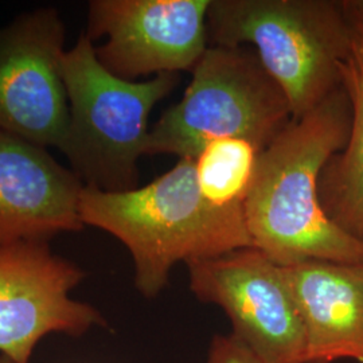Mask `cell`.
Masks as SVG:
<instances>
[{
  "mask_svg": "<svg viewBox=\"0 0 363 363\" xmlns=\"http://www.w3.org/2000/svg\"><path fill=\"white\" fill-rule=\"evenodd\" d=\"M351 103L340 85L311 112L294 120L261 154L244 206L252 247L280 267L319 259L363 264V241L325 216L319 179L347 142Z\"/></svg>",
  "mask_w": 363,
  "mask_h": 363,
  "instance_id": "cell-1",
  "label": "cell"
},
{
  "mask_svg": "<svg viewBox=\"0 0 363 363\" xmlns=\"http://www.w3.org/2000/svg\"><path fill=\"white\" fill-rule=\"evenodd\" d=\"M85 226L112 234L130 250L135 286L154 298L169 284L171 269L252 247L244 208H220L202 196L194 159L177 164L155 181L121 193L85 186L79 198Z\"/></svg>",
  "mask_w": 363,
  "mask_h": 363,
  "instance_id": "cell-2",
  "label": "cell"
},
{
  "mask_svg": "<svg viewBox=\"0 0 363 363\" xmlns=\"http://www.w3.org/2000/svg\"><path fill=\"white\" fill-rule=\"evenodd\" d=\"M208 46H247L286 93L292 118L342 85L350 33L342 0H211Z\"/></svg>",
  "mask_w": 363,
  "mask_h": 363,
  "instance_id": "cell-3",
  "label": "cell"
},
{
  "mask_svg": "<svg viewBox=\"0 0 363 363\" xmlns=\"http://www.w3.org/2000/svg\"><path fill=\"white\" fill-rule=\"evenodd\" d=\"M61 73L69 101V127L61 152L82 183L106 193L133 190L138 162L145 156L148 117L179 84L163 73L147 81H127L109 73L85 34L66 50Z\"/></svg>",
  "mask_w": 363,
  "mask_h": 363,
  "instance_id": "cell-4",
  "label": "cell"
},
{
  "mask_svg": "<svg viewBox=\"0 0 363 363\" xmlns=\"http://www.w3.org/2000/svg\"><path fill=\"white\" fill-rule=\"evenodd\" d=\"M292 121L286 93L247 46H208L177 104L150 130L145 156L194 159L211 140L244 138L265 150Z\"/></svg>",
  "mask_w": 363,
  "mask_h": 363,
  "instance_id": "cell-5",
  "label": "cell"
},
{
  "mask_svg": "<svg viewBox=\"0 0 363 363\" xmlns=\"http://www.w3.org/2000/svg\"><path fill=\"white\" fill-rule=\"evenodd\" d=\"M190 289L220 307L259 363H304L306 333L283 267L256 247L187 264Z\"/></svg>",
  "mask_w": 363,
  "mask_h": 363,
  "instance_id": "cell-6",
  "label": "cell"
},
{
  "mask_svg": "<svg viewBox=\"0 0 363 363\" xmlns=\"http://www.w3.org/2000/svg\"><path fill=\"white\" fill-rule=\"evenodd\" d=\"M84 279L77 264L54 253L49 242L0 245V355L30 363L43 337H82L104 325L96 307L70 295Z\"/></svg>",
  "mask_w": 363,
  "mask_h": 363,
  "instance_id": "cell-7",
  "label": "cell"
},
{
  "mask_svg": "<svg viewBox=\"0 0 363 363\" xmlns=\"http://www.w3.org/2000/svg\"><path fill=\"white\" fill-rule=\"evenodd\" d=\"M211 0H91L85 35L99 62L116 77L138 81L191 70L208 50Z\"/></svg>",
  "mask_w": 363,
  "mask_h": 363,
  "instance_id": "cell-8",
  "label": "cell"
},
{
  "mask_svg": "<svg viewBox=\"0 0 363 363\" xmlns=\"http://www.w3.org/2000/svg\"><path fill=\"white\" fill-rule=\"evenodd\" d=\"M65 25L52 7L0 27V130L61 151L69 101L61 73Z\"/></svg>",
  "mask_w": 363,
  "mask_h": 363,
  "instance_id": "cell-9",
  "label": "cell"
},
{
  "mask_svg": "<svg viewBox=\"0 0 363 363\" xmlns=\"http://www.w3.org/2000/svg\"><path fill=\"white\" fill-rule=\"evenodd\" d=\"M84 187L45 147L0 130V245L50 242L58 234L82 230Z\"/></svg>",
  "mask_w": 363,
  "mask_h": 363,
  "instance_id": "cell-10",
  "label": "cell"
},
{
  "mask_svg": "<svg viewBox=\"0 0 363 363\" xmlns=\"http://www.w3.org/2000/svg\"><path fill=\"white\" fill-rule=\"evenodd\" d=\"M306 333L304 363H363V264L283 267Z\"/></svg>",
  "mask_w": 363,
  "mask_h": 363,
  "instance_id": "cell-11",
  "label": "cell"
},
{
  "mask_svg": "<svg viewBox=\"0 0 363 363\" xmlns=\"http://www.w3.org/2000/svg\"><path fill=\"white\" fill-rule=\"evenodd\" d=\"M339 69L350 99V133L345 147L325 163L319 199L337 228L363 241V67L351 55Z\"/></svg>",
  "mask_w": 363,
  "mask_h": 363,
  "instance_id": "cell-12",
  "label": "cell"
},
{
  "mask_svg": "<svg viewBox=\"0 0 363 363\" xmlns=\"http://www.w3.org/2000/svg\"><path fill=\"white\" fill-rule=\"evenodd\" d=\"M262 151L244 138L208 142L194 157L195 181L202 196L216 208H244Z\"/></svg>",
  "mask_w": 363,
  "mask_h": 363,
  "instance_id": "cell-13",
  "label": "cell"
},
{
  "mask_svg": "<svg viewBox=\"0 0 363 363\" xmlns=\"http://www.w3.org/2000/svg\"><path fill=\"white\" fill-rule=\"evenodd\" d=\"M208 363H259L247 347L230 334L217 335L208 350Z\"/></svg>",
  "mask_w": 363,
  "mask_h": 363,
  "instance_id": "cell-14",
  "label": "cell"
},
{
  "mask_svg": "<svg viewBox=\"0 0 363 363\" xmlns=\"http://www.w3.org/2000/svg\"><path fill=\"white\" fill-rule=\"evenodd\" d=\"M342 9L350 33L352 57L363 67V0H342Z\"/></svg>",
  "mask_w": 363,
  "mask_h": 363,
  "instance_id": "cell-15",
  "label": "cell"
},
{
  "mask_svg": "<svg viewBox=\"0 0 363 363\" xmlns=\"http://www.w3.org/2000/svg\"><path fill=\"white\" fill-rule=\"evenodd\" d=\"M0 363H15L10 359V358H7V357H4V355H0Z\"/></svg>",
  "mask_w": 363,
  "mask_h": 363,
  "instance_id": "cell-16",
  "label": "cell"
}]
</instances>
